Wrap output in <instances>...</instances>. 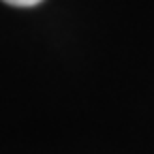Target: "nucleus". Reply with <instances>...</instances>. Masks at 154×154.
Listing matches in <instances>:
<instances>
[{"label": "nucleus", "instance_id": "1", "mask_svg": "<svg viewBox=\"0 0 154 154\" xmlns=\"http://www.w3.org/2000/svg\"><path fill=\"white\" fill-rule=\"evenodd\" d=\"M2 2H7L11 7H34L38 2H43V0H2Z\"/></svg>", "mask_w": 154, "mask_h": 154}]
</instances>
